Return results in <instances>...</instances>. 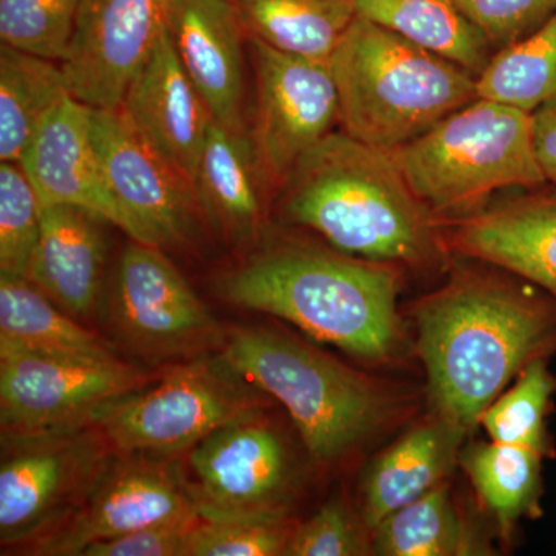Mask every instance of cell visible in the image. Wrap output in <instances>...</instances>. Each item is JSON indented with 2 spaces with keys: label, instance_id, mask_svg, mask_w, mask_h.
Masks as SVG:
<instances>
[{
  "label": "cell",
  "instance_id": "10",
  "mask_svg": "<svg viewBox=\"0 0 556 556\" xmlns=\"http://www.w3.org/2000/svg\"><path fill=\"white\" fill-rule=\"evenodd\" d=\"M109 318L124 345L156 365L219 353L228 332L164 249L135 240L116 265Z\"/></svg>",
  "mask_w": 556,
  "mask_h": 556
},
{
  "label": "cell",
  "instance_id": "29",
  "mask_svg": "<svg viewBox=\"0 0 556 556\" xmlns=\"http://www.w3.org/2000/svg\"><path fill=\"white\" fill-rule=\"evenodd\" d=\"M479 97L533 113L556 97V14L532 35L497 50L478 76Z\"/></svg>",
  "mask_w": 556,
  "mask_h": 556
},
{
  "label": "cell",
  "instance_id": "21",
  "mask_svg": "<svg viewBox=\"0 0 556 556\" xmlns=\"http://www.w3.org/2000/svg\"><path fill=\"white\" fill-rule=\"evenodd\" d=\"M192 186L201 217L226 243L241 247L258 239L269 186L249 130H230L214 121Z\"/></svg>",
  "mask_w": 556,
  "mask_h": 556
},
{
  "label": "cell",
  "instance_id": "6",
  "mask_svg": "<svg viewBox=\"0 0 556 556\" xmlns=\"http://www.w3.org/2000/svg\"><path fill=\"white\" fill-rule=\"evenodd\" d=\"M393 155L416 195L441 219L477 214L503 190L547 185L532 113L481 97Z\"/></svg>",
  "mask_w": 556,
  "mask_h": 556
},
{
  "label": "cell",
  "instance_id": "4",
  "mask_svg": "<svg viewBox=\"0 0 556 556\" xmlns=\"http://www.w3.org/2000/svg\"><path fill=\"white\" fill-rule=\"evenodd\" d=\"M283 223L331 247L415 276H444L452 263L442 222L416 195L393 152L343 130L311 149L278 190Z\"/></svg>",
  "mask_w": 556,
  "mask_h": 556
},
{
  "label": "cell",
  "instance_id": "33",
  "mask_svg": "<svg viewBox=\"0 0 556 556\" xmlns=\"http://www.w3.org/2000/svg\"><path fill=\"white\" fill-rule=\"evenodd\" d=\"M285 556H376L375 530L356 500L338 495L295 525Z\"/></svg>",
  "mask_w": 556,
  "mask_h": 556
},
{
  "label": "cell",
  "instance_id": "20",
  "mask_svg": "<svg viewBox=\"0 0 556 556\" xmlns=\"http://www.w3.org/2000/svg\"><path fill=\"white\" fill-rule=\"evenodd\" d=\"M244 33L232 0H172L169 35L175 53L214 119L236 131H248Z\"/></svg>",
  "mask_w": 556,
  "mask_h": 556
},
{
  "label": "cell",
  "instance_id": "19",
  "mask_svg": "<svg viewBox=\"0 0 556 556\" xmlns=\"http://www.w3.org/2000/svg\"><path fill=\"white\" fill-rule=\"evenodd\" d=\"M40 207L67 204L126 232V219L105 185L93 135L91 108L68 93L40 124L20 161Z\"/></svg>",
  "mask_w": 556,
  "mask_h": 556
},
{
  "label": "cell",
  "instance_id": "17",
  "mask_svg": "<svg viewBox=\"0 0 556 556\" xmlns=\"http://www.w3.org/2000/svg\"><path fill=\"white\" fill-rule=\"evenodd\" d=\"M473 437L447 413L426 407L394 441L365 460L357 504L369 527L453 478L468 438Z\"/></svg>",
  "mask_w": 556,
  "mask_h": 556
},
{
  "label": "cell",
  "instance_id": "36",
  "mask_svg": "<svg viewBox=\"0 0 556 556\" xmlns=\"http://www.w3.org/2000/svg\"><path fill=\"white\" fill-rule=\"evenodd\" d=\"M200 518L178 519L98 541L84 548L80 556H185L190 530Z\"/></svg>",
  "mask_w": 556,
  "mask_h": 556
},
{
  "label": "cell",
  "instance_id": "25",
  "mask_svg": "<svg viewBox=\"0 0 556 556\" xmlns=\"http://www.w3.org/2000/svg\"><path fill=\"white\" fill-rule=\"evenodd\" d=\"M0 350L50 356L118 358L115 346L80 327L28 278L0 274Z\"/></svg>",
  "mask_w": 556,
  "mask_h": 556
},
{
  "label": "cell",
  "instance_id": "3",
  "mask_svg": "<svg viewBox=\"0 0 556 556\" xmlns=\"http://www.w3.org/2000/svg\"><path fill=\"white\" fill-rule=\"evenodd\" d=\"M219 357L287 409L318 467L367 460L427 407L424 386L350 367L276 328L230 329Z\"/></svg>",
  "mask_w": 556,
  "mask_h": 556
},
{
  "label": "cell",
  "instance_id": "38",
  "mask_svg": "<svg viewBox=\"0 0 556 556\" xmlns=\"http://www.w3.org/2000/svg\"><path fill=\"white\" fill-rule=\"evenodd\" d=\"M232 2H236V0H232Z\"/></svg>",
  "mask_w": 556,
  "mask_h": 556
},
{
  "label": "cell",
  "instance_id": "12",
  "mask_svg": "<svg viewBox=\"0 0 556 556\" xmlns=\"http://www.w3.org/2000/svg\"><path fill=\"white\" fill-rule=\"evenodd\" d=\"M255 73L249 137L270 190L278 192L299 161L339 124V97L325 62L285 53L248 38Z\"/></svg>",
  "mask_w": 556,
  "mask_h": 556
},
{
  "label": "cell",
  "instance_id": "13",
  "mask_svg": "<svg viewBox=\"0 0 556 556\" xmlns=\"http://www.w3.org/2000/svg\"><path fill=\"white\" fill-rule=\"evenodd\" d=\"M200 517L181 463L174 456L118 453L78 510L28 555L75 556L98 541Z\"/></svg>",
  "mask_w": 556,
  "mask_h": 556
},
{
  "label": "cell",
  "instance_id": "9",
  "mask_svg": "<svg viewBox=\"0 0 556 556\" xmlns=\"http://www.w3.org/2000/svg\"><path fill=\"white\" fill-rule=\"evenodd\" d=\"M116 455L97 422L47 433L2 434V547L27 551L64 525Z\"/></svg>",
  "mask_w": 556,
  "mask_h": 556
},
{
  "label": "cell",
  "instance_id": "37",
  "mask_svg": "<svg viewBox=\"0 0 556 556\" xmlns=\"http://www.w3.org/2000/svg\"><path fill=\"white\" fill-rule=\"evenodd\" d=\"M532 130L541 170L556 186V97L532 113Z\"/></svg>",
  "mask_w": 556,
  "mask_h": 556
},
{
  "label": "cell",
  "instance_id": "5",
  "mask_svg": "<svg viewBox=\"0 0 556 556\" xmlns=\"http://www.w3.org/2000/svg\"><path fill=\"white\" fill-rule=\"evenodd\" d=\"M339 126L388 152L478 100V78L397 33L356 16L328 61Z\"/></svg>",
  "mask_w": 556,
  "mask_h": 556
},
{
  "label": "cell",
  "instance_id": "18",
  "mask_svg": "<svg viewBox=\"0 0 556 556\" xmlns=\"http://www.w3.org/2000/svg\"><path fill=\"white\" fill-rule=\"evenodd\" d=\"M131 129L192 182L214 116L179 62L169 31L121 102Z\"/></svg>",
  "mask_w": 556,
  "mask_h": 556
},
{
  "label": "cell",
  "instance_id": "22",
  "mask_svg": "<svg viewBox=\"0 0 556 556\" xmlns=\"http://www.w3.org/2000/svg\"><path fill=\"white\" fill-rule=\"evenodd\" d=\"M104 219L67 204L40 208V237L28 280L73 317H89L104 276Z\"/></svg>",
  "mask_w": 556,
  "mask_h": 556
},
{
  "label": "cell",
  "instance_id": "23",
  "mask_svg": "<svg viewBox=\"0 0 556 556\" xmlns=\"http://www.w3.org/2000/svg\"><path fill=\"white\" fill-rule=\"evenodd\" d=\"M376 556L501 554L495 529L477 500L466 503L453 478L388 515L375 527Z\"/></svg>",
  "mask_w": 556,
  "mask_h": 556
},
{
  "label": "cell",
  "instance_id": "35",
  "mask_svg": "<svg viewBox=\"0 0 556 556\" xmlns=\"http://www.w3.org/2000/svg\"><path fill=\"white\" fill-rule=\"evenodd\" d=\"M460 10L501 50L543 27L556 14V0H456Z\"/></svg>",
  "mask_w": 556,
  "mask_h": 556
},
{
  "label": "cell",
  "instance_id": "34",
  "mask_svg": "<svg viewBox=\"0 0 556 556\" xmlns=\"http://www.w3.org/2000/svg\"><path fill=\"white\" fill-rule=\"evenodd\" d=\"M299 519H203L185 556H285Z\"/></svg>",
  "mask_w": 556,
  "mask_h": 556
},
{
  "label": "cell",
  "instance_id": "1",
  "mask_svg": "<svg viewBox=\"0 0 556 556\" xmlns=\"http://www.w3.org/2000/svg\"><path fill=\"white\" fill-rule=\"evenodd\" d=\"M404 314L426 372L427 407L471 434L526 365L556 356V300L481 260L453 257L441 285Z\"/></svg>",
  "mask_w": 556,
  "mask_h": 556
},
{
  "label": "cell",
  "instance_id": "24",
  "mask_svg": "<svg viewBox=\"0 0 556 556\" xmlns=\"http://www.w3.org/2000/svg\"><path fill=\"white\" fill-rule=\"evenodd\" d=\"M544 460L535 450L492 439L475 441L470 437L460 450L459 470L492 522L501 551L514 548L522 521L544 515Z\"/></svg>",
  "mask_w": 556,
  "mask_h": 556
},
{
  "label": "cell",
  "instance_id": "14",
  "mask_svg": "<svg viewBox=\"0 0 556 556\" xmlns=\"http://www.w3.org/2000/svg\"><path fill=\"white\" fill-rule=\"evenodd\" d=\"M91 135L127 236L161 249L189 243L201 217L192 182L138 137L119 109H91Z\"/></svg>",
  "mask_w": 556,
  "mask_h": 556
},
{
  "label": "cell",
  "instance_id": "31",
  "mask_svg": "<svg viewBox=\"0 0 556 556\" xmlns=\"http://www.w3.org/2000/svg\"><path fill=\"white\" fill-rule=\"evenodd\" d=\"M80 0H0L3 46L61 62L67 56Z\"/></svg>",
  "mask_w": 556,
  "mask_h": 556
},
{
  "label": "cell",
  "instance_id": "15",
  "mask_svg": "<svg viewBox=\"0 0 556 556\" xmlns=\"http://www.w3.org/2000/svg\"><path fill=\"white\" fill-rule=\"evenodd\" d=\"M170 10L172 0H80L62 61L70 93L91 109H119L169 31Z\"/></svg>",
  "mask_w": 556,
  "mask_h": 556
},
{
  "label": "cell",
  "instance_id": "8",
  "mask_svg": "<svg viewBox=\"0 0 556 556\" xmlns=\"http://www.w3.org/2000/svg\"><path fill=\"white\" fill-rule=\"evenodd\" d=\"M203 519H295L305 467L268 409L219 427L186 453Z\"/></svg>",
  "mask_w": 556,
  "mask_h": 556
},
{
  "label": "cell",
  "instance_id": "11",
  "mask_svg": "<svg viewBox=\"0 0 556 556\" xmlns=\"http://www.w3.org/2000/svg\"><path fill=\"white\" fill-rule=\"evenodd\" d=\"M160 375L119 358L98 361L0 350L2 434L47 433L97 422L104 409L148 387Z\"/></svg>",
  "mask_w": 556,
  "mask_h": 556
},
{
  "label": "cell",
  "instance_id": "27",
  "mask_svg": "<svg viewBox=\"0 0 556 556\" xmlns=\"http://www.w3.org/2000/svg\"><path fill=\"white\" fill-rule=\"evenodd\" d=\"M248 38L328 64L356 20V0H236Z\"/></svg>",
  "mask_w": 556,
  "mask_h": 556
},
{
  "label": "cell",
  "instance_id": "7",
  "mask_svg": "<svg viewBox=\"0 0 556 556\" xmlns=\"http://www.w3.org/2000/svg\"><path fill=\"white\" fill-rule=\"evenodd\" d=\"M270 402L218 354L163 369L148 387L104 409L97 424L118 453L177 456L219 427L265 412Z\"/></svg>",
  "mask_w": 556,
  "mask_h": 556
},
{
  "label": "cell",
  "instance_id": "32",
  "mask_svg": "<svg viewBox=\"0 0 556 556\" xmlns=\"http://www.w3.org/2000/svg\"><path fill=\"white\" fill-rule=\"evenodd\" d=\"M40 203L20 163L0 164V274L28 278L40 237Z\"/></svg>",
  "mask_w": 556,
  "mask_h": 556
},
{
  "label": "cell",
  "instance_id": "2",
  "mask_svg": "<svg viewBox=\"0 0 556 556\" xmlns=\"http://www.w3.org/2000/svg\"><path fill=\"white\" fill-rule=\"evenodd\" d=\"M408 270L327 243L278 240L218 280L240 308L269 314L369 368L401 367L415 353L399 299Z\"/></svg>",
  "mask_w": 556,
  "mask_h": 556
},
{
  "label": "cell",
  "instance_id": "26",
  "mask_svg": "<svg viewBox=\"0 0 556 556\" xmlns=\"http://www.w3.org/2000/svg\"><path fill=\"white\" fill-rule=\"evenodd\" d=\"M356 9L358 16L455 62L477 78L496 53L456 0H356Z\"/></svg>",
  "mask_w": 556,
  "mask_h": 556
},
{
  "label": "cell",
  "instance_id": "30",
  "mask_svg": "<svg viewBox=\"0 0 556 556\" xmlns=\"http://www.w3.org/2000/svg\"><path fill=\"white\" fill-rule=\"evenodd\" d=\"M548 358H536L519 371L514 387L482 413L479 427L492 441L535 450L546 459L556 457L555 439L547 419L555 409L556 372Z\"/></svg>",
  "mask_w": 556,
  "mask_h": 556
},
{
  "label": "cell",
  "instance_id": "16",
  "mask_svg": "<svg viewBox=\"0 0 556 556\" xmlns=\"http://www.w3.org/2000/svg\"><path fill=\"white\" fill-rule=\"evenodd\" d=\"M441 222L453 257L492 263L556 300V186L496 195L477 214Z\"/></svg>",
  "mask_w": 556,
  "mask_h": 556
},
{
  "label": "cell",
  "instance_id": "28",
  "mask_svg": "<svg viewBox=\"0 0 556 556\" xmlns=\"http://www.w3.org/2000/svg\"><path fill=\"white\" fill-rule=\"evenodd\" d=\"M70 93L61 62L0 46V161L17 163L33 135Z\"/></svg>",
  "mask_w": 556,
  "mask_h": 556
}]
</instances>
